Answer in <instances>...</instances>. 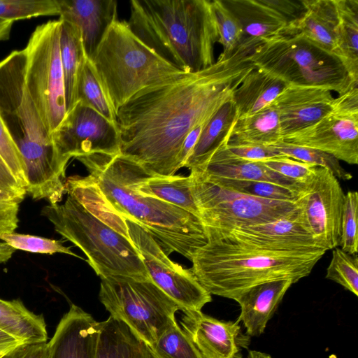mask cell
I'll list each match as a JSON object with an SVG mask.
<instances>
[{
    "instance_id": "cell-1",
    "label": "cell",
    "mask_w": 358,
    "mask_h": 358,
    "mask_svg": "<svg viewBox=\"0 0 358 358\" xmlns=\"http://www.w3.org/2000/svg\"><path fill=\"white\" fill-rule=\"evenodd\" d=\"M254 49L221 55L211 66L148 86L115 112L120 154L152 174L173 176L187 134L206 123L255 68Z\"/></svg>"
},
{
    "instance_id": "cell-2",
    "label": "cell",
    "mask_w": 358,
    "mask_h": 358,
    "mask_svg": "<svg viewBox=\"0 0 358 358\" xmlns=\"http://www.w3.org/2000/svg\"><path fill=\"white\" fill-rule=\"evenodd\" d=\"M76 159L86 167L115 210L150 233L167 256L176 252L191 261L195 251L206 243L198 217L136 190L128 157L120 153L93 154Z\"/></svg>"
},
{
    "instance_id": "cell-3",
    "label": "cell",
    "mask_w": 358,
    "mask_h": 358,
    "mask_svg": "<svg viewBox=\"0 0 358 358\" xmlns=\"http://www.w3.org/2000/svg\"><path fill=\"white\" fill-rule=\"evenodd\" d=\"M129 27L147 46L181 71L215 63L219 34L209 0H132Z\"/></svg>"
},
{
    "instance_id": "cell-4",
    "label": "cell",
    "mask_w": 358,
    "mask_h": 358,
    "mask_svg": "<svg viewBox=\"0 0 358 358\" xmlns=\"http://www.w3.org/2000/svg\"><path fill=\"white\" fill-rule=\"evenodd\" d=\"M24 49L0 61V115L17 146L26 169V192L35 200L59 203L66 177L60 171L52 136L25 83Z\"/></svg>"
},
{
    "instance_id": "cell-5",
    "label": "cell",
    "mask_w": 358,
    "mask_h": 358,
    "mask_svg": "<svg viewBox=\"0 0 358 358\" xmlns=\"http://www.w3.org/2000/svg\"><path fill=\"white\" fill-rule=\"evenodd\" d=\"M327 251H273L241 242L209 238L194 253L189 269L212 295L235 300L271 280L308 276Z\"/></svg>"
},
{
    "instance_id": "cell-6",
    "label": "cell",
    "mask_w": 358,
    "mask_h": 358,
    "mask_svg": "<svg viewBox=\"0 0 358 358\" xmlns=\"http://www.w3.org/2000/svg\"><path fill=\"white\" fill-rule=\"evenodd\" d=\"M90 61L115 113L141 90L184 72L147 46L127 22L118 20Z\"/></svg>"
},
{
    "instance_id": "cell-7",
    "label": "cell",
    "mask_w": 358,
    "mask_h": 358,
    "mask_svg": "<svg viewBox=\"0 0 358 358\" xmlns=\"http://www.w3.org/2000/svg\"><path fill=\"white\" fill-rule=\"evenodd\" d=\"M41 214L56 232L85 253L87 262L100 278L113 275L150 279L133 243L95 217L71 195L63 204L44 206Z\"/></svg>"
},
{
    "instance_id": "cell-8",
    "label": "cell",
    "mask_w": 358,
    "mask_h": 358,
    "mask_svg": "<svg viewBox=\"0 0 358 358\" xmlns=\"http://www.w3.org/2000/svg\"><path fill=\"white\" fill-rule=\"evenodd\" d=\"M250 60L289 86L319 87L341 94L358 85L344 61L300 34H283L257 47Z\"/></svg>"
},
{
    "instance_id": "cell-9",
    "label": "cell",
    "mask_w": 358,
    "mask_h": 358,
    "mask_svg": "<svg viewBox=\"0 0 358 358\" xmlns=\"http://www.w3.org/2000/svg\"><path fill=\"white\" fill-rule=\"evenodd\" d=\"M99 299L110 316L124 322L148 346L177 322L176 313L182 311L151 279L113 275L101 278Z\"/></svg>"
},
{
    "instance_id": "cell-10",
    "label": "cell",
    "mask_w": 358,
    "mask_h": 358,
    "mask_svg": "<svg viewBox=\"0 0 358 358\" xmlns=\"http://www.w3.org/2000/svg\"><path fill=\"white\" fill-rule=\"evenodd\" d=\"M189 176L206 236L271 222L299 208L293 201L255 197L224 187L196 169Z\"/></svg>"
},
{
    "instance_id": "cell-11",
    "label": "cell",
    "mask_w": 358,
    "mask_h": 358,
    "mask_svg": "<svg viewBox=\"0 0 358 358\" xmlns=\"http://www.w3.org/2000/svg\"><path fill=\"white\" fill-rule=\"evenodd\" d=\"M59 32V19L48 21L36 27L24 48L25 83L50 134L66 114Z\"/></svg>"
},
{
    "instance_id": "cell-12",
    "label": "cell",
    "mask_w": 358,
    "mask_h": 358,
    "mask_svg": "<svg viewBox=\"0 0 358 358\" xmlns=\"http://www.w3.org/2000/svg\"><path fill=\"white\" fill-rule=\"evenodd\" d=\"M51 136L59 166L64 176L72 157L120 153L117 124L79 101L66 113Z\"/></svg>"
},
{
    "instance_id": "cell-13",
    "label": "cell",
    "mask_w": 358,
    "mask_h": 358,
    "mask_svg": "<svg viewBox=\"0 0 358 358\" xmlns=\"http://www.w3.org/2000/svg\"><path fill=\"white\" fill-rule=\"evenodd\" d=\"M124 220L129 238L138 250L150 279L181 307L182 311L201 310L212 301L211 294L189 268L171 261L151 234L138 223Z\"/></svg>"
},
{
    "instance_id": "cell-14",
    "label": "cell",
    "mask_w": 358,
    "mask_h": 358,
    "mask_svg": "<svg viewBox=\"0 0 358 358\" xmlns=\"http://www.w3.org/2000/svg\"><path fill=\"white\" fill-rule=\"evenodd\" d=\"M345 195L338 179L322 167L301 183L295 203L314 240L326 251L340 244Z\"/></svg>"
},
{
    "instance_id": "cell-15",
    "label": "cell",
    "mask_w": 358,
    "mask_h": 358,
    "mask_svg": "<svg viewBox=\"0 0 358 358\" xmlns=\"http://www.w3.org/2000/svg\"><path fill=\"white\" fill-rule=\"evenodd\" d=\"M206 238L237 241L273 251L324 250L314 240L299 208L289 215L271 222L238 227L208 235Z\"/></svg>"
},
{
    "instance_id": "cell-16",
    "label": "cell",
    "mask_w": 358,
    "mask_h": 358,
    "mask_svg": "<svg viewBox=\"0 0 358 358\" xmlns=\"http://www.w3.org/2000/svg\"><path fill=\"white\" fill-rule=\"evenodd\" d=\"M282 141L317 149L349 164H358V111L333 110Z\"/></svg>"
},
{
    "instance_id": "cell-17",
    "label": "cell",
    "mask_w": 358,
    "mask_h": 358,
    "mask_svg": "<svg viewBox=\"0 0 358 358\" xmlns=\"http://www.w3.org/2000/svg\"><path fill=\"white\" fill-rule=\"evenodd\" d=\"M180 321L203 358H240L241 349L249 345L239 321L226 322L205 315L201 310H184Z\"/></svg>"
},
{
    "instance_id": "cell-18",
    "label": "cell",
    "mask_w": 358,
    "mask_h": 358,
    "mask_svg": "<svg viewBox=\"0 0 358 358\" xmlns=\"http://www.w3.org/2000/svg\"><path fill=\"white\" fill-rule=\"evenodd\" d=\"M332 92L319 87L288 86L273 101L282 139L315 124L333 110Z\"/></svg>"
},
{
    "instance_id": "cell-19",
    "label": "cell",
    "mask_w": 358,
    "mask_h": 358,
    "mask_svg": "<svg viewBox=\"0 0 358 358\" xmlns=\"http://www.w3.org/2000/svg\"><path fill=\"white\" fill-rule=\"evenodd\" d=\"M100 322L71 304L47 343L48 358H96Z\"/></svg>"
},
{
    "instance_id": "cell-20",
    "label": "cell",
    "mask_w": 358,
    "mask_h": 358,
    "mask_svg": "<svg viewBox=\"0 0 358 358\" xmlns=\"http://www.w3.org/2000/svg\"><path fill=\"white\" fill-rule=\"evenodd\" d=\"M59 18L80 30L86 57L91 60L104 35L117 20L115 0H57Z\"/></svg>"
},
{
    "instance_id": "cell-21",
    "label": "cell",
    "mask_w": 358,
    "mask_h": 358,
    "mask_svg": "<svg viewBox=\"0 0 358 358\" xmlns=\"http://www.w3.org/2000/svg\"><path fill=\"white\" fill-rule=\"evenodd\" d=\"M238 20L243 31L239 48L255 49L285 33L289 22L262 0H222Z\"/></svg>"
},
{
    "instance_id": "cell-22",
    "label": "cell",
    "mask_w": 358,
    "mask_h": 358,
    "mask_svg": "<svg viewBox=\"0 0 358 358\" xmlns=\"http://www.w3.org/2000/svg\"><path fill=\"white\" fill-rule=\"evenodd\" d=\"M292 279H279L255 285L235 301L241 307L238 321H242L249 336H259L272 317L288 289Z\"/></svg>"
},
{
    "instance_id": "cell-23",
    "label": "cell",
    "mask_w": 358,
    "mask_h": 358,
    "mask_svg": "<svg viewBox=\"0 0 358 358\" xmlns=\"http://www.w3.org/2000/svg\"><path fill=\"white\" fill-rule=\"evenodd\" d=\"M129 171L138 192L172 204L199 218L189 175L164 176L152 174L131 159Z\"/></svg>"
},
{
    "instance_id": "cell-24",
    "label": "cell",
    "mask_w": 358,
    "mask_h": 358,
    "mask_svg": "<svg viewBox=\"0 0 358 358\" xmlns=\"http://www.w3.org/2000/svg\"><path fill=\"white\" fill-rule=\"evenodd\" d=\"M304 12L285 34H300L336 55L339 35L337 0H302Z\"/></svg>"
},
{
    "instance_id": "cell-25",
    "label": "cell",
    "mask_w": 358,
    "mask_h": 358,
    "mask_svg": "<svg viewBox=\"0 0 358 358\" xmlns=\"http://www.w3.org/2000/svg\"><path fill=\"white\" fill-rule=\"evenodd\" d=\"M225 146L226 145L220 147L203 166L194 169L199 170L213 177L239 180L264 181L299 190L301 182H296L282 176L266 166L262 162L250 161L233 157L228 152Z\"/></svg>"
},
{
    "instance_id": "cell-26",
    "label": "cell",
    "mask_w": 358,
    "mask_h": 358,
    "mask_svg": "<svg viewBox=\"0 0 358 358\" xmlns=\"http://www.w3.org/2000/svg\"><path fill=\"white\" fill-rule=\"evenodd\" d=\"M288 86L282 80L255 67L232 93L238 118L253 115L268 106Z\"/></svg>"
},
{
    "instance_id": "cell-27",
    "label": "cell",
    "mask_w": 358,
    "mask_h": 358,
    "mask_svg": "<svg viewBox=\"0 0 358 358\" xmlns=\"http://www.w3.org/2000/svg\"><path fill=\"white\" fill-rule=\"evenodd\" d=\"M238 118L237 108L231 98L206 123L183 167L192 170L203 166L217 149L227 145Z\"/></svg>"
},
{
    "instance_id": "cell-28",
    "label": "cell",
    "mask_w": 358,
    "mask_h": 358,
    "mask_svg": "<svg viewBox=\"0 0 358 358\" xmlns=\"http://www.w3.org/2000/svg\"><path fill=\"white\" fill-rule=\"evenodd\" d=\"M65 192L95 217L131 241L124 218L106 199L90 175L67 178L65 182Z\"/></svg>"
},
{
    "instance_id": "cell-29",
    "label": "cell",
    "mask_w": 358,
    "mask_h": 358,
    "mask_svg": "<svg viewBox=\"0 0 358 358\" xmlns=\"http://www.w3.org/2000/svg\"><path fill=\"white\" fill-rule=\"evenodd\" d=\"M149 346L124 322L110 316L100 322L96 358H153Z\"/></svg>"
},
{
    "instance_id": "cell-30",
    "label": "cell",
    "mask_w": 358,
    "mask_h": 358,
    "mask_svg": "<svg viewBox=\"0 0 358 358\" xmlns=\"http://www.w3.org/2000/svg\"><path fill=\"white\" fill-rule=\"evenodd\" d=\"M60 20L59 48L64 74L66 113L77 103V85L80 72L87 59L81 35L73 24Z\"/></svg>"
},
{
    "instance_id": "cell-31",
    "label": "cell",
    "mask_w": 358,
    "mask_h": 358,
    "mask_svg": "<svg viewBox=\"0 0 358 358\" xmlns=\"http://www.w3.org/2000/svg\"><path fill=\"white\" fill-rule=\"evenodd\" d=\"M281 141L279 117L272 102L253 115L238 118L227 144L273 145Z\"/></svg>"
},
{
    "instance_id": "cell-32",
    "label": "cell",
    "mask_w": 358,
    "mask_h": 358,
    "mask_svg": "<svg viewBox=\"0 0 358 358\" xmlns=\"http://www.w3.org/2000/svg\"><path fill=\"white\" fill-rule=\"evenodd\" d=\"M0 328L25 344L46 343L48 333L44 317L29 310L19 299H0Z\"/></svg>"
},
{
    "instance_id": "cell-33",
    "label": "cell",
    "mask_w": 358,
    "mask_h": 358,
    "mask_svg": "<svg viewBox=\"0 0 358 358\" xmlns=\"http://www.w3.org/2000/svg\"><path fill=\"white\" fill-rule=\"evenodd\" d=\"M339 35L336 54L358 81V0H337Z\"/></svg>"
},
{
    "instance_id": "cell-34",
    "label": "cell",
    "mask_w": 358,
    "mask_h": 358,
    "mask_svg": "<svg viewBox=\"0 0 358 358\" xmlns=\"http://www.w3.org/2000/svg\"><path fill=\"white\" fill-rule=\"evenodd\" d=\"M92 108L116 124L115 110L103 90L94 66L86 59L80 72L77 85V102Z\"/></svg>"
},
{
    "instance_id": "cell-35",
    "label": "cell",
    "mask_w": 358,
    "mask_h": 358,
    "mask_svg": "<svg viewBox=\"0 0 358 358\" xmlns=\"http://www.w3.org/2000/svg\"><path fill=\"white\" fill-rule=\"evenodd\" d=\"M149 348L154 358H203L177 322L166 329Z\"/></svg>"
},
{
    "instance_id": "cell-36",
    "label": "cell",
    "mask_w": 358,
    "mask_h": 358,
    "mask_svg": "<svg viewBox=\"0 0 358 358\" xmlns=\"http://www.w3.org/2000/svg\"><path fill=\"white\" fill-rule=\"evenodd\" d=\"M271 146L291 159L315 166L324 168L338 180H350L352 178V174L341 166L338 159L323 151L287 143L284 141Z\"/></svg>"
},
{
    "instance_id": "cell-37",
    "label": "cell",
    "mask_w": 358,
    "mask_h": 358,
    "mask_svg": "<svg viewBox=\"0 0 358 358\" xmlns=\"http://www.w3.org/2000/svg\"><path fill=\"white\" fill-rule=\"evenodd\" d=\"M205 175L224 187L265 199L295 202L299 193L298 190L268 182L232 180Z\"/></svg>"
},
{
    "instance_id": "cell-38",
    "label": "cell",
    "mask_w": 358,
    "mask_h": 358,
    "mask_svg": "<svg viewBox=\"0 0 358 358\" xmlns=\"http://www.w3.org/2000/svg\"><path fill=\"white\" fill-rule=\"evenodd\" d=\"M211 3L219 34L217 43L222 46L220 55L228 57L241 45L242 28L238 20L224 4L222 0H213Z\"/></svg>"
},
{
    "instance_id": "cell-39",
    "label": "cell",
    "mask_w": 358,
    "mask_h": 358,
    "mask_svg": "<svg viewBox=\"0 0 358 358\" xmlns=\"http://www.w3.org/2000/svg\"><path fill=\"white\" fill-rule=\"evenodd\" d=\"M59 15L57 0H0V19L14 22Z\"/></svg>"
},
{
    "instance_id": "cell-40",
    "label": "cell",
    "mask_w": 358,
    "mask_h": 358,
    "mask_svg": "<svg viewBox=\"0 0 358 358\" xmlns=\"http://www.w3.org/2000/svg\"><path fill=\"white\" fill-rule=\"evenodd\" d=\"M327 279L343 286L358 296V258L339 248L332 250V257L327 268Z\"/></svg>"
},
{
    "instance_id": "cell-41",
    "label": "cell",
    "mask_w": 358,
    "mask_h": 358,
    "mask_svg": "<svg viewBox=\"0 0 358 358\" xmlns=\"http://www.w3.org/2000/svg\"><path fill=\"white\" fill-rule=\"evenodd\" d=\"M0 240L15 250L48 255L63 253L83 259L57 240L15 232L3 234L0 236Z\"/></svg>"
},
{
    "instance_id": "cell-42",
    "label": "cell",
    "mask_w": 358,
    "mask_h": 358,
    "mask_svg": "<svg viewBox=\"0 0 358 358\" xmlns=\"http://www.w3.org/2000/svg\"><path fill=\"white\" fill-rule=\"evenodd\" d=\"M358 193L348 191L345 195L341 223V249L350 255L358 252Z\"/></svg>"
},
{
    "instance_id": "cell-43",
    "label": "cell",
    "mask_w": 358,
    "mask_h": 358,
    "mask_svg": "<svg viewBox=\"0 0 358 358\" xmlns=\"http://www.w3.org/2000/svg\"><path fill=\"white\" fill-rule=\"evenodd\" d=\"M0 158L15 180L27 189L26 169L21 153L8 131L0 115Z\"/></svg>"
},
{
    "instance_id": "cell-44",
    "label": "cell",
    "mask_w": 358,
    "mask_h": 358,
    "mask_svg": "<svg viewBox=\"0 0 358 358\" xmlns=\"http://www.w3.org/2000/svg\"><path fill=\"white\" fill-rule=\"evenodd\" d=\"M262 162L282 176L301 183L313 176L317 167L286 156L267 159Z\"/></svg>"
},
{
    "instance_id": "cell-45",
    "label": "cell",
    "mask_w": 358,
    "mask_h": 358,
    "mask_svg": "<svg viewBox=\"0 0 358 358\" xmlns=\"http://www.w3.org/2000/svg\"><path fill=\"white\" fill-rule=\"evenodd\" d=\"M26 194L0 190V236L18 227L20 204Z\"/></svg>"
},
{
    "instance_id": "cell-46",
    "label": "cell",
    "mask_w": 358,
    "mask_h": 358,
    "mask_svg": "<svg viewBox=\"0 0 358 358\" xmlns=\"http://www.w3.org/2000/svg\"><path fill=\"white\" fill-rule=\"evenodd\" d=\"M226 149L233 157L255 162L284 157L271 145L252 144H227Z\"/></svg>"
},
{
    "instance_id": "cell-47",
    "label": "cell",
    "mask_w": 358,
    "mask_h": 358,
    "mask_svg": "<svg viewBox=\"0 0 358 358\" xmlns=\"http://www.w3.org/2000/svg\"><path fill=\"white\" fill-rule=\"evenodd\" d=\"M284 17L289 24L297 20L304 12L302 0H262Z\"/></svg>"
},
{
    "instance_id": "cell-48",
    "label": "cell",
    "mask_w": 358,
    "mask_h": 358,
    "mask_svg": "<svg viewBox=\"0 0 358 358\" xmlns=\"http://www.w3.org/2000/svg\"><path fill=\"white\" fill-rule=\"evenodd\" d=\"M3 358H48L47 342L23 344Z\"/></svg>"
},
{
    "instance_id": "cell-49",
    "label": "cell",
    "mask_w": 358,
    "mask_h": 358,
    "mask_svg": "<svg viewBox=\"0 0 358 358\" xmlns=\"http://www.w3.org/2000/svg\"><path fill=\"white\" fill-rule=\"evenodd\" d=\"M206 122V123H207ZM206 123L201 124L192 129L185 137L178 159V168H182L187 159L192 152L196 141Z\"/></svg>"
},
{
    "instance_id": "cell-50",
    "label": "cell",
    "mask_w": 358,
    "mask_h": 358,
    "mask_svg": "<svg viewBox=\"0 0 358 358\" xmlns=\"http://www.w3.org/2000/svg\"><path fill=\"white\" fill-rule=\"evenodd\" d=\"M0 190L8 191L11 192H26V189L22 188L13 176L11 175L4 163L0 158Z\"/></svg>"
},
{
    "instance_id": "cell-51",
    "label": "cell",
    "mask_w": 358,
    "mask_h": 358,
    "mask_svg": "<svg viewBox=\"0 0 358 358\" xmlns=\"http://www.w3.org/2000/svg\"><path fill=\"white\" fill-rule=\"evenodd\" d=\"M21 340L0 328V356H6L20 345Z\"/></svg>"
},
{
    "instance_id": "cell-52",
    "label": "cell",
    "mask_w": 358,
    "mask_h": 358,
    "mask_svg": "<svg viewBox=\"0 0 358 358\" xmlns=\"http://www.w3.org/2000/svg\"><path fill=\"white\" fill-rule=\"evenodd\" d=\"M13 22L11 20L0 19V42L10 38Z\"/></svg>"
},
{
    "instance_id": "cell-53",
    "label": "cell",
    "mask_w": 358,
    "mask_h": 358,
    "mask_svg": "<svg viewBox=\"0 0 358 358\" xmlns=\"http://www.w3.org/2000/svg\"><path fill=\"white\" fill-rule=\"evenodd\" d=\"M248 358H271V357L264 352L257 350H250L248 354Z\"/></svg>"
},
{
    "instance_id": "cell-54",
    "label": "cell",
    "mask_w": 358,
    "mask_h": 358,
    "mask_svg": "<svg viewBox=\"0 0 358 358\" xmlns=\"http://www.w3.org/2000/svg\"><path fill=\"white\" fill-rule=\"evenodd\" d=\"M4 356H0V358H3Z\"/></svg>"
},
{
    "instance_id": "cell-55",
    "label": "cell",
    "mask_w": 358,
    "mask_h": 358,
    "mask_svg": "<svg viewBox=\"0 0 358 358\" xmlns=\"http://www.w3.org/2000/svg\"><path fill=\"white\" fill-rule=\"evenodd\" d=\"M154 358V357H153Z\"/></svg>"
}]
</instances>
